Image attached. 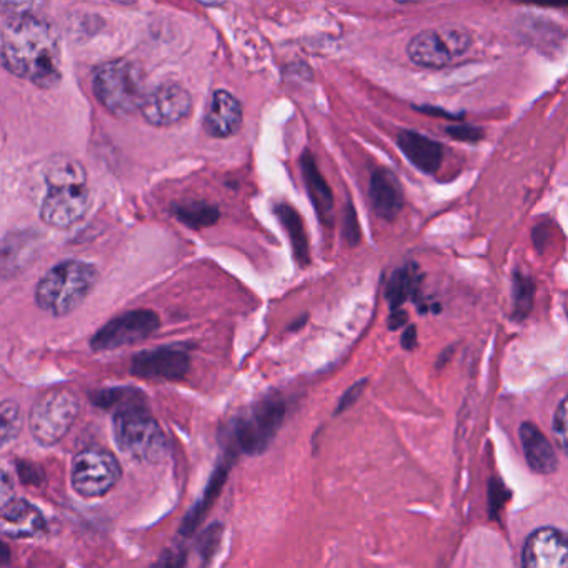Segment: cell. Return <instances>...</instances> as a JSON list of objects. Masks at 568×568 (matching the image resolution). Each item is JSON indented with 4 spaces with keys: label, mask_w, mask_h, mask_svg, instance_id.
I'll return each mask as SVG.
<instances>
[{
    "label": "cell",
    "mask_w": 568,
    "mask_h": 568,
    "mask_svg": "<svg viewBox=\"0 0 568 568\" xmlns=\"http://www.w3.org/2000/svg\"><path fill=\"white\" fill-rule=\"evenodd\" d=\"M0 31V58L11 74L41 89L61 84V48L54 26L31 9L36 4H4Z\"/></svg>",
    "instance_id": "1"
},
{
    "label": "cell",
    "mask_w": 568,
    "mask_h": 568,
    "mask_svg": "<svg viewBox=\"0 0 568 568\" xmlns=\"http://www.w3.org/2000/svg\"><path fill=\"white\" fill-rule=\"evenodd\" d=\"M99 281L98 268L88 262L65 261L52 267L36 288V302L42 311L62 317L85 301Z\"/></svg>",
    "instance_id": "2"
},
{
    "label": "cell",
    "mask_w": 568,
    "mask_h": 568,
    "mask_svg": "<svg viewBox=\"0 0 568 568\" xmlns=\"http://www.w3.org/2000/svg\"><path fill=\"white\" fill-rule=\"evenodd\" d=\"M114 438L128 457L159 464L168 454V438L149 410L148 398L114 412Z\"/></svg>",
    "instance_id": "3"
},
{
    "label": "cell",
    "mask_w": 568,
    "mask_h": 568,
    "mask_svg": "<svg viewBox=\"0 0 568 568\" xmlns=\"http://www.w3.org/2000/svg\"><path fill=\"white\" fill-rule=\"evenodd\" d=\"M92 88L98 101L118 118L141 112L148 95L141 69L124 59L105 62L98 68Z\"/></svg>",
    "instance_id": "4"
},
{
    "label": "cell",
    "mask_w": 568,
    "mask_h": 568,
    "mask_svg": "<svg viewBox=\"0 0 568 568\" xmlns=\"http://www.w3.org/2000/svg\"><path fill=\"white\" fill-rule=\"evenodd\" d=\"M285 410L287 407L281 394L265 395L248 414L235 420L231 430L234 447H237L242 454H262L282 427Z\"/></svg>",
    "instance_id": "5"
},
{
    "label": "cell",
    "mask_w": 568,
    "mask_h": 568,
    "mask_svg": "<svg viewBox=\"0 0 568 568\" xmlns=\"http://www.w3.org/2000/svg\"><path fill=\"white\" fill-rule=\"evenodd\" d=\"M79 415V402L64 390L48 392L32 405L29 428L42 447L59 444L71 432Z\"/></svg>",
    "instance_id": "6"
},
{
    "label": "cell",
    "mask_w": 568,
    "mask_h": 568,
    "mask_svg": "<svg viewBox=\"0 0 568 568\" xmlns=\"http://www.w3.org/2000/svg\"><path fill=\"white\" fill-rule=\"evenodd\" d=\"M471 36L462 28H435L422 31L408 42V59L418 68L444 69L457 62L470 49Z\"/></svg>",
    "instance_id": "7"
},
{
    "label": "cell",
    "mask_w": 568,
    "mask_h": 568,
    "mask_svg": "<svg viewBox=\"0 0 568 568\" xmlns=\"http://www.w3.org/2000/svg\"><path fill=\"white\" fill-rule=\"evenodd\" d=\"M118 458L101 448H88L72 462L71 481L81 497L99 498L108 495L121 480Z\"/></svg>",
    "instance_id": "8"
},
{
    "label": "cell",
    "mask_w": 568,
    "mask_h": 568,
    "mask_svg": "<svg viewBox=\"0 0 568 568\" xmlns=\"http://www.w3.org/2000/svg\"><path fill=\"white\" fill-rule=\"evenodd\" d=\"M161 327V318L152 311H134L112 318L92 337L91 347L95 352L115 351L125 345L138 344L151 337Z\"/></svg>",
    "instance_id": "9"
},
{
    "label": "cell",
    "mask_w": 568,
    "mask_h": 568,
    "mask_svg": "<svg viewBox=\"0 0 568 568\" xmlns=\"http://www.w3.org/2000/svg\"><path fill=\"white\" fill-rule=\"evenodd\" d=\"M192 111V98L181 84L168 82L148 92L141 108L142 118L154 128H171Z\"/></svg>",
    "instance_id": "10"
},
{
    "label": "cell",
    "mask_w": 568,
    "mask_h": 568,
    "mask_svg": "<svg viewBox=\"0 0 568 568\" xmlns=\"http://www.w3.org/2000/svg\"><path fill=\"white\" fill-rule=\"evenodd\" d=\"M88 207V185L49 189L42 202L41 217L51 227L69 229L84 217Z\"/></svg>",
    "instance_id": "11"
},
{
    "label": "cell",
    "mask_w": 568,
    "mask_h": 568,
    "mask_svg": "<svg viewBox=\"0 0 568 568\" xmlns=\"http://www.w3.org/2000/svg\"><path fill=\"white\" fill-rule=\"evenodd\" d=\"M191 368L187 352L175 347H161L139 352L132 358V374L149 381H181Z\"/></svg>",
    "instance_id": "12"
},
{
    "label": "cell",
    "mask_w": 568,
    "mask_h": 568,
    "mask_svg": "<svg viewBox=\"0 0 568 568\" xmlns=\"http://www.w3.org/2000/svg\"><path fill=\"white\" fill-rule=\"evenodd\" d=\"M524 568H568V537L557 528L535 530L525 541Z\"/></svg>",
    "instance_id": "13"
},
{
    "label": "cell",
    "mask_w": 568,
    "mask_h": 568,
    "mask_svg": "<svg viewBox=\"0 0 568 568\" xmlns=\"http://www.w3.org/2000/svg\"><path fill=\"white\" fill-rule=\"evenodd\" d=\"M0 530L8 538L38 537L45 530V518L31 501L12 498L0 510Z\"/></svg>",
    "instance_id": "14"
},
{
    "label": "cell",
    "mask_w": 568,
    "mask_h": 568,
    "mask_svg": "<svg viewBox=\"0 0 568 568\" xmlns=\"http://www.w3.org/2000/svg\"><path fill=\"white\" fill-rule=\"evenodd\" d=\"M242 105L231 92L215 91L204 115V129L215 139H227L237 134L242 125Z\"/></svg>",
    "instance_id": "15"
},
{
    "label": "cell",
    "mask_w": 568,
    "mask_h": 568,
    "mask_svg": "<svg viewBox=\"0 0 568 568\" xmlns=\"http://www.w3.org/2000/svg\"><path fill=\"white\" fill-rule=\"evenodd\" d=\"M368 194H371L375 214L385 221L395 219L404 205V191H402L400 182L392 172L384 171V169L372 175Z\"/></svg>",
    "instance_id": "16"
},
{
    "label": "cell",
    "mask_w": 568,
    "mask_h": 568,
    "mask_svg": "<svg viewBox=\"0 0 568 568\" xmlns=\"http://www.w3.org/2000/svg\"><path fill=\"white\" fill-rule=\"evenodd\" d=\"M398 148L407 155L408 161L425 174H435L444 159V149L438 142L414 131L400 132Z\"/></svg>",
    "instance_id": "17"
},
{
    "label": "cell",
    "mask_w": 568,
    "mask_h": 568,
    "mask_svg": "<svg viewBox=\"0 0 568 568\" xmlns=\"http://www.w3.org/2000/svg\"><path fill=\"white\" fill-rule=\"evenodd\" d=\"M521 447L525 458L531 470L537 474H554L557 470V455L548 438L535 427L534 424H524L520 427Z\"/></svg>",
    "instance_id": "18"
},
{
    "label": "cell",
    "mask_w": 568,
    "mask_h": 568,
    "mask_svg": "<svg viewBox=\"0 0 568 568\" xmlns=\"http://www.w3.org/2000/svg\"><path fill=\"white\" fill-rule=\"evenodd\" d=\"M302 174H304L305 184H307L308 197L314 204L315 211L321 215L322 221L331 222L332 209H334V195L331 187L325 182L324 175L315 165L311 152L305 151L301 159Z\"/></svg>",
    "instance_id": "19"
},
{
    "label": "cell",
    "mask_w": 568,
    "mask_h": 568,
    "mask_svg": "<svg viewBox=\"0 0 568 568\" xmlns=\"http://www.w3.org/2000/svg\"><path fill=\"white\" fill-rule=\"evenodd\" d=\"M232 454L224 462L217 465L215 474L212 475L211 481H209L207 488H205L204 497L202 500L192 508L191 514L185 517L184 524H182V535H192L195 528L199 527L205 515H207L209 508L214 504L215 498L221 494L222 487H224L225 480L229 477V470H231Z\"/></svg>",
    "instance_id": "20"
},
{
    "label": "cell",
    "mask_w": 568,
    "mask_h": 568,
    "mask_svg": "<svg viewBox=\"0 0 568 568\" xmlns=\"http://www.w3.org/2000/svg\"><path fill=\"white\" fill-rule=\"evenodd\" d=\"M44 179L49 189L85 185L88 174L81 162L69 158H55L45 165Z\"/></svg>",
    "instance_id": "21"
},
{
    "label": "cell",
    "mask_w": 568,
    "mask_h": 568,
    "mask_svg": "<svg viewBox=\"0 0 568 568\" xmlns=\"http://www.w3.org/2000/svg\"><path fill=\"white\" fill-rule=\"evenodd\" d=\"M275 214H277L278 221L284 224L285 231L288 232V237L292 241V247H294L295 258L298 264H308V239L305 234L304 222H302L301 215L297 211L291 207V205L281 204L275 207Z\"/></svg>",
    "instance_id": "22"
},
{
    "label": "cell",
    "mask_w": 568,
    "mask_h": 568,
    "mask_svg": "<svg viewBox=\"0 0 568 568\" xmlns=\"http://www.w3.org/2000/svg\"><path fill=\"white\" fill-rule=\"evenodd\" d=\"M172 214L191 229L211 227L217 224L221 212L207 202H182L172 207Z\"/></svg>",
    "instance_id": "23"
},
{
    "label": "cell",
    "mask_w": 568,
    "mask_h": 568,
    "mask_svg": "<svg viewBox=\"0 0 568 568\" xmlns=\"http://www.w3.org/2000/svg\"><path fill=\"white\" fill-rule=\"evenodd\" d=\"M145 400L144 392L134 387H111L95 390L91 394V402L102 410H121L134 402Z\"/></svg>",
    "instance_id": "24"
},
{
    "label": "cell",
    "mask_w": 568,
    "mask_h": 568,
    "mask_svg": "<svg viewBox=\"0 0 568 568\" xmlns=\"http://www.w3.org/2000/svg\"><path fill=\"white\" fill-rule=\"evenodd\" d=\"M418 285V272L415 267H404L394 272L387 285V298L392 308H398L415 291Z\"/></svg>",
    "instance_id": "25"
},
{
    "label": "cell",
    "mask_w": 568,
    "mask_h": 568,
    "mask_svg": "<svg viewBox=\"0 0 568 568\" xmlns=\"http://www.w3.org/2000/svg\"><path fill=\"white\" fill-rule=\"evenodd\" d=\"M21 427L22 418L19 405L12 400L2 402V405H0V434H2V445H8L12 438L18 437Z\"/></svg>",
    "instance_id": "26"
},
{
    "label": "cell",
    "mask_w": 568,
    "mask_h": 568,
    "mask_svg": "<svg viewBox=\"0 0 568 568\" xmlns=\"http://www.w3.org/2000/svg\"><path fill=\"white\" fill-rule=\"evenodd\" d=\"M514 292L515 314H517L518 317H524L525 314H528V311H530L531 307L534 284H531L530 278L517 275V278H515Z\"/></svg>",
    "instance_id": "27"
},
{
    "label": "cell",
    "mask_w": 568,
    "mask_h": 568,
    "mask_svg": "<svg viewBox=\"0 0 568 568\" xmlns=\"http://www.w3.org/2000/svg\"><path fill=\"white\" fill-rule=\"evenodd\" d=\"M222 535H224V527H222L221 524L212 525V527H209L207 530H204V534L201 535V540H199V555H201L204 564H207V561L214 557L219 545H221Z\"/></svg>",
    "instance_id": "28"
},
{
    "label": "cell",
    "mask_w": 568,
    "mask_h": 568,
    "mask_svg": "<svg viewBox=\"0 0 568 568\" xmlns=\"http://www.w3.org/2000/svg\"><path fill=\"white\" fill-rule=\"evenodd\" d=\"M554 435L561 450L568 454V397L560 402L555 412Z\"/></svg>",
    "instance_id": "29"
},
{
    "label": "cell",
    "mask_w": 568,
    "mask_h": 568,
    "mask_svg": "<svg viewBox=\"0 0 568 568\" xmlns=\"http://www.w3.org/2000/svg\"><path fill=\"white\" fill-rule=\"evenodd\" d=\"M16 468H18L22 484L34 485V487H41L44 484L45 474L41 465L34 464V462L19 460Z\"/></svg>",
    "instance_id": "30"
},
{
    "label": "cell",
    "mask_w": 568,
    "mask_h": 568,
    "mask_svg": "<svg viewBox=\"0 0 568 568\" xmlns=\"http://www.w3.org/2000/svg\"><path fill=\"white\" fill-rule=\"evenodd\" d=\"M185 560H187L185 551L174 548V550L168 551L154 568H184Z\"/></svg>",
    "instance_id": "31"
},
{
    "label": "cell",
    "mask_w": 568,
    "mask_h": 568,
    "mask_svg": "<svg viewBox=\"0 0 568 568\" xmlns=\"http://www.w3.org/2000/svg\"><path fill=\"white\" fill-rule=\"evenodd\" d=\"M447 132L452 138L458 139V141H477V139L481 138L480 131L474 128H465V125L447 129Z\"/></svg>",
    "instance_id": "32"
},
{
    "label": "cell",
    "mask_w": 568,
    "mask_h": 568,
    "mask_svg": "<svg viewBox=\"0 0 568 568\" xmlns=\"http://www.w3.org/2000/svg\"><path fill=\"white\" fill-rule=\"evenodd\" d=\"M364 385V382H362V384L354 385V387H352L351 390H348L347 394L342 397L341 404H338L337 414H341V412H344L345 408L351 407V405L357 400V397L361 395Z\"/></svg>",
    "instance_id": "33"
},
{
    "label": "cell",
    "mask_w": 568,
    "mask_h": 568,
    "mask_svg": "<svg viewBox=\"0 0 568 568\" xmlns=\"http://www.w3.org/2000/svg\"><path fill=\"white\" fill-rule=\"evenodd\" d=\"M0 500L2 505L8 504L14 498V488H12L11 480H9L8 471H2V485H0Z\"/></svg>",
    "instance_id": "34"
},
{
    "label": "cell",
    "mask_w": 568,
    "mask_h": 568,
    "mask_svg": "<svg viewBox=\"0 0 568 568\" xmlns=\"http://www.w3.org/2000/svg\"><path fill=\"white\" fill-rule=\"evenodd\" d=\"M402 345H404V348H407V351H412V348L417 345V334H415L414 327H408L405 334L402 335Z\"/></svg>",
    "instance_id": "35"
},
{
    "label": "cell",
    "mask_w": 568,
    "mask_h": 568,
    "mask_svg": "<svg viewBox=\"0 0 568 568\" xmlns=\"http://www.w3.org/2000/svg\"><path fill=\"white\" fill-rule=\"evenodd\" d=\"M405 321H407V315L404 312H395L390 317V328L400 327V325L405 324Z\"/></svg>",
    "instance_id": "36"
},
{
    "label": "cell",
    "mask_w": 568,
    "mask_h": 568,
    "mask_svg": "<svg viewBox=\"0 0 568 568\" xmlns=\"http://www.w3.org/2000/svg\"><path fill=\"white\" fill-rule=\"evenodd\" d=\"M9 558H11V550H9V545L2 544V564L8 565Z\"/></svg>",
    "instance_id": "37"
}]
</instances>
